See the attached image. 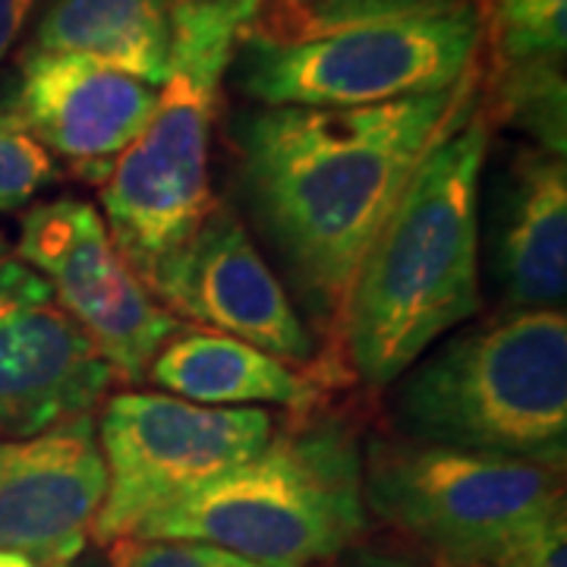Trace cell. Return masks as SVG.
Returning a JSON list of instances; mask_svg holds the SVG:
<instances>
[{
    "instance_id": "obj_1",
    "label": "cell",
    "mask_w": 567,
    "mask_h": 567,
    "mask_svg": "<svg viewBox=\"0 0 567 567\" xmlns=\"http://www.w3.org/2000/svg\"><path fill=\"white\" fill-rule=\"evenodd\" d=\"M480 66L445 92L369 107H246L230 121L244 212L281 268L306 324L328 341L338 379L347 300L369 249L416 167L480 82Z\"/></svg>"
},
{
    "instance_id": "obj_2",
    "label": "cell",
    "mask_w": 567,
    "mask_h": 567,
    "mask_svg": "<svg viewBox=\"0 0 567 567\" xmlns=\"http://www.w3.org/2000/svg\"><path fill=\"white\" fill-rule=\"evenodd\" d=\"M480 82L416 167L350 290L338 353L347 379L369 391H388L483 306L480 174L495 126Z\"/></svg>"
},
{
    "instance_id": "obj_3",
    "label": "cell",
    "mask_w": 567,
    "mask_h": 567,
    "mask_svg": "<svg viewBox=\"0 0 567 567\" xmlns=\"http://www.w3.org/2000/svg\"><path fill=\"white\" fill-rule=\"evenodd\" d=\"M483 61V0H259L234 80L265 107H369L445 92Z\"/></svg>"
},
{
    "instance_id": "obj_4",
    "label": "cell",
    "mask_w": 567,
    "mask_h": 567,
    "mask_svg": "<svg viewBox=\"0 0 567 567\" xmlns=\"http://www.w3.org/2000/svg\"><path fill=\"white\" fill-rule=\"evenodd\" d=\"M363 425L347 410H290L249 461L142 524L133 539L205 543L249 561L312 567L360 546Z\"/></svg>"
},
{
    "instance_id": "obj_5",
    "label": "cell",
    "mask_w": 567,
    "mask_h": 567,
    "mask_svg": "<svg viewBox=\"0 0 567 567\" xmlns=\"http://www.w3.org/2000/svg\"><path fill=\"white\" fill-rule=\"evenodd\" d=\"M391 388L401 439L565 473V309H502L420 357Z\"/></svg>"
},
{
    "instance_id": "obj_6",
    "label": "cell",
    "mask_w": 567,
    "mask_h": 567,
    "mask_svg": "<svg viewBox=\"0 0 567 567\" xmlns=\"http://www.w3.org/2000/svg\"><path fill=\"white\" fill-rule=\"evenodd\" d=\"M259 0H171L158 107L104 181L107 234L145 287L212 208V133L240 32Z\"/></svg>"
},
{
    "instance_id": "obj_7",
    "label": "cell",
    "mask_w": 567,
    "mask_h": 567,
    "mask_svg": "<svg viewBox=\"0 0 567 567\" xmlns=\"http://www.w3.org/2000/svg\"><path fill=\"white\" fill-rule=\"evenodd\" d=\"M363 502L439 567H495L533 529L565 514L558 470L372 435L363 445Z\"/></svg>"
},
{
    "instance_id": "obj_8",
    "label": "cell",
    "mask_w": 567,
    "mask_h": 567,
    "mask_svg": "<svg viewBox=\"0 0 567 567\" xmlns=\"http://www.w3.org/2000/svg\"><path fill=\"white\" fill-rule=\"evenodd\" d=\"M278 420L259 406H203L174 394H117L102 413L107 492L92 536L130 539L164 507L215 483L271 439Z\"/></svg>"
},
{
    "instance_id": "obj_9",
    "label": "cell",
    "mask_w": 567,
    "mask_h": 567,
    "mask_svg": "<svg viewBox=\"0 0 567 567\" xmlns=\"http://www.w3.org/2000/svg\"><path fill=\"white\" fill-rule=\"evenodd\" d=\"M17 252L41 271L63 312L126 382L148 379L158 350L186 328L123 262L95 205L82 199L32 205L22 215Z\"/></svg>"
},
{
    "instance_id": "obj_10",
    "label": "cell",
    "mask_w": 567,
    "mask_h": 567,
    "mask_svg": "<svg viewBox=\"0 0 567 567\" xmlns=\"http://www.w3.org/2000/svg\"><path fill=\"white\" fill-rule=\"evenodd\" d=\"M148 293L181 322L215 328L319 379L328 372L319 338L224 199L212 203L181 252L162 265Z\"/></svg>"
},
{
    "instance_id": "obj_11",
    "label": "cell",
    "mask_w": 567,
    "mask_h": 567,
    "mask_svg": "<svg viewBox=\"0 0 567 567\" xmlns=\"http://www.w3.org/2000/svg\"><path fill=\"white\" fill-rule=\"evenodd\" d=\"M117 372L0 234V435L25 439L92 413Z\"/></svg>"
},
{
    "instance_id": "obj_12",
    "label": "cell",
    "mask_w": 567,
    "mask_h": 567,
    "mask_svg": "<svg viewBox=\"0 0 567 567\" xmlns=\"http://www.w3.org/2000/svg\"><path fill=\"white\" fill-rule=\"evenodd\" d=\"M107 492L92 413L0 442V551L39 567L80 558Z\"/></svg>"
},
{
    "instance_id": "obj_13",
    "label": "cell",
    "mask_w": 567,
    "mask_h": 567,
    "mask_svg": "<svg viewBox=\"0 0 567 567\" xmlns=\"http://www.w3.org/2000/svg\"><path fill=\"white\" fill-rule=\"evenodd\" d=\"M25 130L85 183L104 186L158 107V85L82 54H20L13 99Z\"/></svg>"
},
{
    "instance_id": "obj_14",
    "label": "cell",
    "mask_w": 567,
    "mask_h": 567,
    "mask_svg": "<svg viewBox=\"0 0 567 567\" xmlns=\"http://www.w3.org/2000/svg\"><path fill=\"white\" fill-rule=\"evenodd\" d=\"M492 275L505 309H565L567 164L524 145L495 181Z\"/></svg>"
},
{
    "instance_id": "obj_15",
    "label": "cell",
    "mask_w": 567,
    "mask_h": 567,
    "mask_svg": "<svg viewBox=\"0 0 567 567\" xmlns=\"http://www.w3.org/2000/svg\"><path fill=\"white\" fill-rule=\"evenodd\" d=\"M148 379L174 398L203 406L278 404L306 410L324 398L319 375L297 372L259 347L212 331L174 334L152 360Z\"/></svg>"
},
{
    "instance_id": "obj_16",
    "label": "cell",
    "mask_w": 567,
    "mask_h": 567,
    "mask_svg": "<svg viewBox=\"0 0 567 567\" xmlns=\"http://www.w3.org/2000/svg\"><path fill=\"white\" fill-rule=\"evenodd\" d=\"M25 51L82 54L162 85L171 58V0H44Z\"/></svg>"
},
{
    "instance_id": "obj_17",
    "label": "cell",
    "mask_w": 567,
    "mask_h": 567,
    "mask_svg": "<svg viewBox=\"0 0 567 567\" xmlns=\"http://www.w3.org/2000/svg\"><path fill=\"white\" fill-rule=\"evenodd\" d=\"M567 0H483V80L565 70Z\"/></svg>"
},
{
    "instance_id": "obj_18",
    "label": "cell",
    "mask_w": 567,
    "mask_h": 567,
    "mask_svg": "<svg viewBox=\"0 0 567 567\" xmlns=\"http://www.w3.org/2000/svg\"><path fill=\"white\" fill-rule=\"evenodd\" d=\"M58 181V164L10 102H0V212H20Z\"/></svg>"
},
{
    "instance_id": "obj_19",
    "label": "cell",
    "mask_w": 567,
    "mask_h": 567,
    "mask_svg": "<svg viewBox=\"0 0 567 567\" xmlns=\"http://www.w3.org/2000/svg\"><path fill=\"white\" fill-rule=\"evenodd\" d=\"M111 567H287L249 561L234 551L205 543H162V539H117L111 543Z\"/></svg>"
},
{
    "instance_id": "obj_20",
    "label": "cell",
    "mask_w": 567,
    "mask_h": 567,
    "mask_svg": "<svg viewBox=\"0 0 567 567\" xmlns=\"http://www.w3.org/2000/svg\"><path fill=\"white\" fill-rule=\"evenodd\" d=\"M565 514H558L539 529H533L527 539L511 548L505 561L495 567H565Z\"/></svg>"
},
{
    "instance_id": "obj_21",
    "label": "cell",
    "mask_w": 567,
    "mask_h": 567,
    "mask_svg": "<svg viewBox=\"0 0 567 567\" xmlns=\"http://www.w3.org/2000/svg\"><path fill=\"white\" fill-rule=\"evenodd\" d=\"M39 7L41 0H0V61L17 48V41Z\"/></svg>"
},
{
    "instance_id": "obj_22",
    "label": "cell",
    "mask_w": 567,
    "mask_h": 567,
    "mask_svg": "<svg viewBox=\"0 0 567 567\" xmlns=\"http://www.w3.org/2000/svg\"><path fill=\"white\" fill-rule=\"evenodd\" d=\"M341 567H439L423 558H413L406 551H394L385 546H353L341 555Z\"/></svg>"
},
{
    "instance_id": "obj_23",
    "label": "cell",
    "mask_w": 567,
    "mask_h": 567,
    "mask_svg": "<svg viewBox=\"0 0 567 567\" xmlns=\"http://www.w3.org/2000/svg\"><path fill=\"white\" fill-rule=\"evenodd\" d=\"M0 567H39L32 558H25L20 551H0Z\"/></svg>"
},
{
    "instance_id": "obj_24",
    "label": "cell",
    "mask_w": 567,
    "mask_h": 567,
    "mask_svg": "<svg viewBox=\"0 0 567 567\" xmlns=\"http://www.w3.org/2000/svg\"><path fill=\"white\" fill-rule=\"evenodd\" d=\"M63 567H99L95 565V561H92V558H73V561H70V565H63Z\"/></svg>"
}]
</instances>
